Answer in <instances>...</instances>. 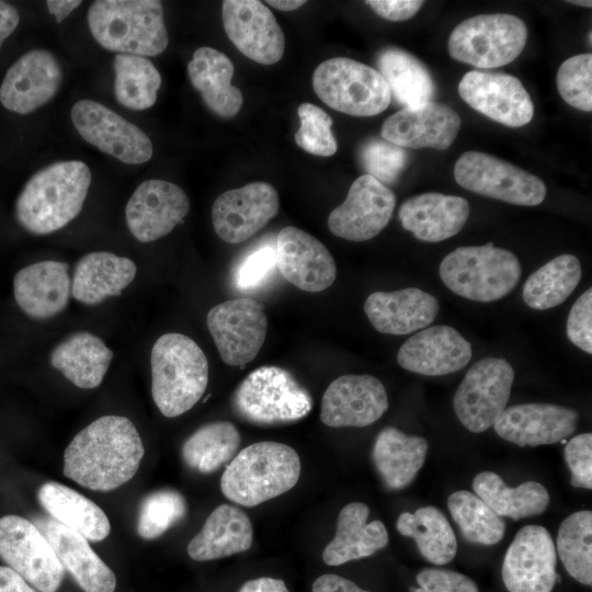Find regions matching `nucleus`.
<instances>
[{"mask_svg":"<svg viewBox=\"0 0 592 592\" xmlns=\"http://www.w3.org/2000/svg\"><path fill=\"white\" fill-rule=\"evenodd\" d=\"M144 453L140 435L128 418L103 415L68 444L64 475L87 489L111 491L135 476Z\"/></svg>","mask_w":592,"mask_h":592,"instance_id":"obj_1","label":"nucleus"},{"mask_svg":"<svg viewBox=\"0 0 592 592\" xmlns=\"http://www.w3.org/2000/svg\"><path fill=\"white\" fill-rule=\"evenodd\" d=\"M91 180L89 167L79 160L54 162L38 170L16 200L19 224L38 236L61 229L81 212Z\"/></svg>","mask_w":592,"mask_h":592,"instance_id":"obj_2","label":"nucleus"},{"mask_svg":"<svg viewBox=\"0 0 592 592\" xmlns=\"http://www.w3.org/2000/svg\"><path fill=\"white\" fill-rule=\"evenodd\" d=\"M150 366L152 399L167 418L189 411L206 390L207 357L193 339L182 333H164L157 339Z\"/></svg>","mask_w":592,"mask_h":592,"instance_id":"obj_3","label":"nucleus"},{"mask_svg":"<svg viewBox=\"0 0 592 592\" xmlns=\"http://www.w3.org/2000/svg\"><path fill=\"white\" fill-rule=\"evenodd\" d=\"M300 469L299 456L289 445L258 442L241 449L228 464L220 489L230 501L255 506L291 490Z\"/></svg>","mask_w":592,"mask_h":592,"instance_id":"obj_4","label":"nucleus"},{"mask_svg":"<svg viewBox=\"0 0 592 592\" xmlns=\"http://www.w3.org/2000/svg\"><path fill=\"white\" fill-rule=\"evenodd\" d=\"M87 19L94 39L117 54L157 56L169 43L158 0H96Z\"/></svg>","mask_w":592,"mask_h":592,"instance_id":"obj_5","label":"nucleus"},{"mask_svg":"<svg viewBox=\"0 0 592 592\" xmlns=\"http://www.w3.org/2000/svg\"><path fill=\"white\" fill-rule=\"evenodd\" d=\"M439 274L454 294L474 301L490 303L513 291L520 281L522 266L512 251L488 242L456 248L442 260Z\"/></svg>","mask_w":592,"mask_h":592,"instance_id":"obj_6","label":"nucleus"},{"mask_svg":"<svg viewBox=\"0 0 592 592\" xmlns=\"http://www.w3.org/2000/svg\"><path fill=\"white\" fill-rule=\"evenodd\" d=\"M235 413L255 425H280L305 418L312 408L310 394L285 368L261 366L234 392Z\"/></svg>","mask_w":592,"mask_h":592,"instance_id":"obj_7","label":"nucleus"},{"mask_svg":"<svg viewBox=\"0 0 592 592\" xmlns=\"http://www.w3.org/2000/svg\"><path fill=\"white\" fill-rule=\"evenodd\" d=\"M312 88L325 104L352 116L377 115L391 102L379 71L346 57L322 61L314 71Z\"/></svg>","mask_w":592,"mask_h":592,"instance_id":"obj_8","label":"nucleus"},{"mask_svg":"<svg viewBox=\"0 0 592 592\" xmlns=\"http://www.w3.org/2000/svg\"><path fill=\"white\" fill-rule=\"evenodd\" d=\"M527 39L525 23L513 14H479L460 22L448 37V53L457 61L477 68L512 62Z\"/></svg>","mask_w":592,"mask_h":592,"instance_id":"obj_9","label":"nucleus"},{"mask_svg":"<svg viewBox=\"0 0 592 592\" xmlns=\"http://www.w3.org/2000/svg\"><path fill=\"white\" fill-rule=\"evenodd\" d=\"M513 382L514 369L504 358L488 356L476 362L454 395L453 407L460 423L474 433L493 426L506 408Z\"/></svg>","mask_w":592,"mask_h":592,"instance_id":"obj_10","label":"nucleus"},{"mask_svg":"<svg viewBox=\"0 0 592 592\" xmlns=\"http://www.w3.org/2000/svg\"><path fill=\"white\" fill-rule=\"evenodd\" d=\"M454 177L467 191L514 205L536 206L546 196L539 178L485 152H464L455 163Z\"/></svg>","mask_w":592,"mask_h":592,"instance_id":"obj_11","label":"nucleus"},{"mask_svg":"<svg viewBox=\"0 0 592 592\" xmlns=\"http://www.w3.org/2000/svg\"><path fill=\"white\" fill-rule=\"evenodd\" d=\"M0 558L38 592H57L65 576L45 536L19 515L0 519Z\"/></svg>","mask_w":592,"mask_h":592,"instance_id":"obj_12","label":"nucleus"},{"mask_svg":"<svg viewBox=\"0 0 592 592\" xmlns=\"http://www.w3.org/2000/svg\"><path fill=\"white\" fill-rule=\"evenodd\" d=\"M70 117L87 143L123 163H144L152 156V143L144 130L96 101L79 100Z\"/></svg>","mask_w":592,"mask_h":592,"instance_id":"obj_13","label":"nucleus"},{"mask_svg":"<svg viewBox=\"0 0 592 592\" xmlns=\"http://www.w3.org/2000/svg\"><path fill=\"white\" fill-rule=\"evenodd\" d=\"M206 323L221 360L230 366L253 361L267 332L263 306L248 297L214 306L207 312Z\"/></svg>","mask_w":592,"mask_h":592,"instance_id":"obj_14","label":"nucleus"},{"mask_svg":"<svg viewBox=\"0 0 592 592\" xmlns=\"http://www.w3.org/2000/svg\"><path fill=\"white\" fill-rule=\"evenodd\" d=\"M557 553L549 532L540 525L523 526L510 544L501 569L509 592H551Z\"/></svg>","mask_w":592,"mask_h":592,"instance_id":"obj_15","label":"nucleus"},{"mask_svg":"<svg viewBox=\"0 0 592 592\" xmlns=\"http://www.w3.org/2000/svg\"><path fill=\"white\" fill-rule=\"evenodd\" d=\"M395 206V193L375 178L363 174L351 184L343 203L330 213L329 230L350 241L369 240L388 225Z\"/></svg>","mask_w":592,"mask_h":592,"instance_id":"obj_16","label":"nucleus"},{"mask_svg":"<svg viewBox=\"0 0 592 592\" xmlns=\"http://www.w3.org/2000/svg\"><path fill=\"white\" fill-rule=\"evenodd\" d=\"M458 93L474 110L509 127L524 126L534 115V104L528 92L512 75L469 71L462 78Z\"/></svg>","mask_w":592,"mask_h":592,"instance_id":"obj_17","label":"nucleus"},{"mask_svg":"<svg viewBox=\"0 0 592 592\" xmlns=\"http://www.w3.org/2000/svg\"><path fill=\"white\" fill-rule=\"evenodd\" d=\"M280 209L276 190L257 181L220 194L212 207L213 227L228 243H240L261 230Z\"/></svg>","mask_w":592,"mask_h":592,"instance_id":"obj_18","label":"nucleus"},{"mask_svg":"<svg viewBox=\"0 0 592 592\" xmlns=\"http://www.w3.org/2000/svg\"><path fill=\"white\" fill-rule=\"evenodd\" d=\"M190 210V200L179 185L159 179L140 183L125 207L130 234L151 242L170 234Z\"/></svg>","mask_w":592,"mask_h":592,"instance_id":"obj_19","label":"nucleus"},{"mask_svg":"<svg viewBox=\"0 0 592 592\" xmlns=\"http://www.w3.org/2000/svg\"><path fill=\"white\" fill-rule=\"evenodd\" d=\"M221 14L227 36L246 57L267 66L281 60L285 36L265 4L257 0H226Z\"/></svg>","mask_w":592,"mask_h":592,"instance_id":"obj_20","label":"nucleus"},{"mask_svg":"<svg viewBox=\"0 0 592 592\" xmlns=\"http://www.w3.org/2000/svg\"><path fill=\"white\" fill-rule=\"evenodd\" d=\"M388 406L387 391L379 379L368 374H346L327 387L320 420L332 428H363L379 420Z\"/></svg>","mask_w":592,"mask_h":592,"instance_id":"obj_21","label":"nucleus"},{"mask_svg":"<svg viewBox=\"0 0 592 592\" xmlns=\"http://www.w3.org/2000/svg\"><path fill=\"white\" fill-rule=\"evenodd\" d=\"M62 78L54 54L42 48L29 50L8 69L0 86V102L11 112L30 114L57 94Z\"/></svg>","mask_w":592,"mask_h":592,"instance_id":"obj_22","label":"nucleus"},{"mask_svg":"<svg viewBox=\"0 0 592 592\" xmlns=\"http://www.w3.org/2000/svg\"><path fill=\"white\" fill-rule=\"evenodd\" d=\"M275 254L282 276L301 291L322 292L337 277L335 261L327 247L299 228L286 226L280 230Z\"/></svg>","mask_w":592,"mask_h":592,"instance_id":"obj_23","label":"nucleus"},{"mask_svg":"<svg viewBox=\"0 0 592 592\" xmlns=\"http://www.w3.org/2000/svg\"><path fill=\"white\" fill-rule=\"evenodd\" d=\"M579 413L553 403H520L505 408L493 424L496 433L517 446L549 445L572 435Z\"/></svg>","mask_w":592,"mask_h":592,"instance_id":"obj_24","label":"nucleus"},{"mask_svg":"<svg viewBox=\"0 0 592 592\" xmlns=\"http://www.w3.org/2000/svg\"><path fill=\"white\" fill-rule=\"evenodd\" d=\"M459 115L447 104L430 101L403 107L387 117L382 126L385 140L399 147L447 149L460 128Z\"/></svg>","mask_w":592,"mask_h":592,"instance_id":"obj_25","label":"nucleus"},{"mask_svg":"<svg viewBox=\"0 0 592 592\" xmlns=\"http://www.w3.org/2000/svg\"><path fill=\"white\" fill-rule=\"evenodd\" d=\"M471 356V344L456 329L439 325L408 338L398 351L397 362L415 374L443 376L464 368Z\"/></svg>","mask_w":592,"mask_h":592,"instance_id":"obj_26","label":"nucleus"},{"mask_svg":"<svg viewBox=\"0 0 592 592\" xmlns=\"http://www.w3.org/2000/svg\"><path fill=\"white\" fill-rule=\"evenodd\" d=\"M69 265L44 260L21 269L13 278V295L18 306L29 317L46 320L68 306L71 296Z\"/></svg>","mask_w":592,"mask_h":592,"instance_id":"obj_27","label":"nucleus"},{"mask_svg":"<svg viewBox=\"0 0 592 592\" xmlns=\"http://www.w3.org/2000/svg\"><path fill=\"white\" fill-rule=\"evenodd\" d=\"M34 524L54 549L65 571L84 592L115 591V573L91 548L88 539L52 517L36 519Z\"/></svg>","mask_w":592,"mask_h":592,"instance_id":"obj_28","label":"nucleus"},{"mask_svg":"<svg viewBox=\"0 0 592 592\" xmlns=\"http://www.w3.org/2000/svg\"><path fill=\"white\" fill-rule=\"evenodd\" d=\"M439 310L437 299L418 287L374 292L364 304V311L375 330L394 335L428 328Z\"/></svg>","mask_w":592,"mask_h":592,"instance_id":"obj_29","label":"nucleus"},{"mask_svg":"<svg viewBox=\"0 0 592 592\" xmlns=\"http://www.w3.org/2000/svg\"><path fill=\"white\" fill-rule=\"evenodd\" d=\"M469 212L464 197L429 192L408 198L399 208V219L417 239L440 242L463 229Z\"/></svg>","mask_w":592,"mask_h":592,"instance_id":"obj_30","label":"nucleus"},{"mask_svg":"<svg viewBox=\"0 0 592 592\" xmlns=\"http://www.w3.org/2000/svg\"><path fill=\"white\" fill-rule=\"evenodd\" d=\"M137 266L128 258L109 251L87 253L77 262L71 296L86 305H98L118 296L136 277Z\"/></svg>","mask_w":592,"mask_h":592,"instance_id":"obj_31","label":"nucleus"},{"mask_svg":"<svg viewBox=\"0 0 592 592\" xmlns=\"http://www.w3.org/2000/svg\"><path fill=\"white\" fill-rule=\"evenodd\" d=\"M369 509L362 502L346 504L339 513L337 532L326 546L322 560L328 566L374 555L388 544V533L383 522L375 520L367 523Z\"/></svg>","mask_w":592,"mask_h":592,"instance_id":"obj_32","label":"nucleus"},{"mask_svg":"<svg viewBox=\"0 0 592 592\" xmlns=\"http://www.w3.org/2000/svg\"><path fill=\"white\" fill-rule=\"evenodd\" d=\"M235 67L221 52L203 46L187 64L192 86L201 93L206 106L221 117H232L241 109V91L231 84Z\"/></svg>","mask_w":592,"mask_h":592,"instance_id":"obj_33","label":"nucleus"},{"mask_svg":"<svg viewBox=\"0 0 592 592\" xmlns=\"http://www.w3.org/2000/svg\"><path fill=\"white\" fill-rule=\"evenodd\" d=\"M252 540L248 515L235 505L220 504L189 543L187 555L196 561L220 559L248 550Z\"/></svg>","mask_w":592,"mask_h":592,"instance_id":"obj_34","label":"nucleus"},{"mask_svg":"<svg viewBox=\"0 0 592 592\" xmlns=\"http://www.w3.org/2000/svg\"><path fill=\"white\" fill-rule=\"evenodd\" d=\"M429 444L425 439L386 426L376 436L372 458L374 466L389 490L408 487L422 468Z\"/></svg>","mask_w":592,"mask_h":592,"instance_id":"obj_35","label":"nucleus"},{"mask_svg":"<svg viewBox=\"0 0 592 592\" xmlns=\"http://www.w3.org/2000/svg\"><path fill=\"white\" fill-rule=\"evenodd\" d=\"M112 358L113 352L101 338L79 331L59 342L49 361L73 385L92 389L102 383Z\"/></svg>","mask_w":592,"mask_h":592,"instance_id":"obj_36","label":"nucleus"},{"mask_svg":"<svg viewBox=\"0 0 592 592\" xmlns=\"http://www.w3.org/2000/svg\"><path fill=\"white\" fill-rule=\"evenodd\" d=\"M37 500L52 519L90 542H101L111 531L104 511L80 492L55 481L43 483Z\"/></svg>","mask_w":592,"mask_h":592,"instance_id":"obj_37","label":"nucleus"},{"mask_svg":"<svg viewBox=\"0 0 592 592\" xmlns=\"http://www.w3.org/2000/svg\"><path fill=\"white\" fill-rule=\"evenodd\" d=\"M473 488L499 516L514 521L542 514L550 502L548 491L539 482L525 481L511 488L492 471L479 473L473 480Z\"/></svg>","mask_w":592,"mask_h":592,"instance_id":"obj_38","label":"nucleus"},{"mask_svg":"<svg viewBox=\"0 0 592 592\" xmlns=\"http://www.w3.org/2000/svg\"><path fill=\"white\" fill-rule=\"evenodd\" d=\"M396 527L406 537L414 539L422 557L442 566L451 562L457 553V539L446 516L435 506L417 509L399 515Z\"/></svg>","mask_w":592,"mask_h":592,"instance_id":"obj_39","label":"nucleus"},{"mask_svg":"<svg viewBox=\"0 0 592 592\" xmlns=\"http://www.w3.org/2000/svg\"><path fill=\"white\" fill-rule=\"evenodd\" d=\"M377 62L379 73L398 104L417 107L432 101L435 91L433 79L414 56L399 48H387L379 54Z\"/></svg>","mask_w":592,"mask_h":592,"instance_id":"obj_40","label":"nucleus"},{"mask_svg":"<svg viewBox=\"0 0 592 592\" xmlns=\"http://www.w3.org/2000/svg\"><path fill=\"white\" fill-rule=\"evenodd\" d=\"M581 275L579 259L569 253L560 254L527 277L522 291L523 300L536 310L554 308L573 293Z\"/></svg>","mask_w":592,"mask_h":592,"instance_id":"obj_41","label":"nucleus"},{"mask_svg":"<svg viewBox=\"0 0 592 592\" xmlns=\"http://www.w3.org/2000/svg\"><path fill=\"white\" fill-rule=\"evenodd\" d=\"M240 441V433L231 422H209L184 441L182 458L190 468L209 474L234 457Z\"/></svg>","mask_w":592,"mask_h":592,"instance_id":"obj_42","label":"nucleus"},{"mask_svg":"<svg viewBox=\"0 0 592 592\" xmlns=\"http://www.w3.org/2000/svg\"><path fill=\"white\" fill-rule=\"evenodd\" d=\"M113 69L114 95L121 105L133 111H143L156 103L161 76L148 58L116 54Z\"/></svg>","mask_w":592,"mask_h":592,"instance_id":"obj_43","label":"nucleus"},{"mask_svg":"<svg viewBox=\"0 0 592 592\" xmlns=\"http://www.w3.org/2000/svg\"><path fill=\"white\" fill-rule=\"evenodd\" d=\"M447 506L467 542L491 546L503 538L504 520L473 492H453L447 499Z\"/></svg>","mask_w":592,"mask_h":592,"instance_id":"obj_44","label":"nucleus"},{"mask_svg":"<svg viewBox=\"0 0 592 592\" xmlns=\"http://www.w3.org/2000/svg\"><path fill=\"white\" fill-rule=\"evenodd\" d=\"M567 572L584 585L592 584V512L582 510L567 516L560 524L556 542Z\"/></svg>","mask_w":592,"mask_h":592,"instance_id":"obj_45","label":"nucleus"},{"mask_svg":"<svg viewBox=\"0 0 592 592\" xmlns=\"http://www.w3.org/2000/svg\"><path fill=\"white\" fill-rule=\"evenodd\" d=\"M186 512L184 497L174 489H160L140 503L136 530L144 539H155L180 521Z\"/></svg>","mask_w":592,"mask_h":592,"instance_id":"obj_46","label":"nucleus"},{"mask_svg":"<svg viewBox=\"0 0 592 592\" xmlns=\"http://www.w3.org/2000/svg\"><path fill=\"white\" fill-rule=\"evenodd\" d=\"M300 127L295 134V141L303 150L321 157L337 152L338 144L332 134L331 117L319 106L304 102L297 109Z\"/></svg>","mask_w":592,"mask_h":592,"instance_id":"obj_47","label":"nucleus"},{"mask_svg":"<svg viewBox=\"0 0 592 592\" xmlns=\"http://www.w3.org/2000/svg\"><path fill=\"white\" fill-rule=\"evenodd\" d=\"M557 88L572 107L592 111V55L579 54L565 60L557 72Z\"/></svg>","mask_w":592,"mask_h":592,"instance_id":"obj_48","label":"nucleus"},{"mask_svg":"<svg viewBox=\"0 0 592 592\" xmlns=\"http://www.w3.org/2000/svg\"><path fill=\"white\" fill-rule=\"evenodd\" d=\"M361 161L366 174L383 184H392L405 169L407 151L387 140L372 139L361 149Z\"/></svg>","mask_w":592,"mask_h":592,"instance_id":"obj_49","label":"nucleus"},{"mask_svg":"<svg viewBox=\"0 0 592 592\" xmlns=\"http://www.w3.org/2000/svg\"><path fill=\"white\" fill-rule=\"evenodd\" d=\"M565 460L571 473L570 483L574 488L592 489V434L573 436L565 446Z\"/></svg>","mask_w":592,"mask_h":592,"instance_id":"obj_50","label":"nucleus"},{"mask_svg":"<svg viewBox=\"0 0 592 592\" xmlns=\"http://www.w3.org/2000/svg\"><path fill=\"white\" fill-rule=\"evenodd\" d=\"M275 265V248L270 244L259 247L237 266L234 278L235 284L240 289L254 288L270 276Z\"/></svg>","mask_w":592,"mask_h":592,"instance_id":"obj_51","label":"nucleus"},{"mask_svg":"<svg viewBox=\"0 0 592 592\" xmlns=\"http://www.w3.org/2000/svg\"><path fill=\"white\" fill-rule=\"evenodd\" d=\"M567 337L580 350L592 353V288L572 305L567 319Z\"/></svg>","mask_w":592,"mask_h":592,"instance_id":"obj_52","label":"nucleus"},{"mask_svg":"<svg viewBox=\"0 0 592 592\" xmlns=\"http://www.w3.org/2000/svg\"><path fill=\"white\" fill-rule=\"evenodd\" d=\"M419 588H411V592H479L475 581L459 572L425 568L417 574Z\"/></svg>","mask_w":592,"mask_h":592,"instance_id":"obj_53","label":"nucleus"},{"mask_svg":"<svg viewBox=\"0 0 592 592\" xmlns=\"http://www.w3.org/2000/svg\"><path fill=\"white\" fill-rule=\"evenodd\" d=\"M366 3L375 13L389 21L411 19L423 5L420 0H368Z\"/></svg>","mask_w":592,"mask_h":592,"instance_id":"obj_54","label":"nucleus"},{"mask_svg":"<svg viewBox=\"0 0 592 592\" xmlns=\"http://www.w3.org/2000/svg\"><path fill=\"white\" fill-rule=\"evenodd\" d=\"M312 592H371L338 574L326 573L312 583Z\"/></svg>","mask_w":592,"mask_h":592,"instance_id":"obj_55","label":"nucleus"},{"mask_svg":"<svg viewBox=\"0 0 592 592\" xmlns=\"http://www.w3.org/2000/svg\"><path fill=\"white\" fill-rule=\"evenodd\" d=\"M0 592H38L10 567L0 566Z\"/></svg>","mask_w":592,"mask_h":592,"instance_id":"obj_56","label":"nucleus"},{"mask_svg":"<svg viewBox=\"0 0 592 592\" xmlns=\"http://www.w3.org/2000/svg\"><path fill=\"white\" fill-rule=\"evenodd\" d=\"M20 22L18 10L8 2L0 1V48L5 38H8Z\"/></svg>","mask_w":592,"mask_h":592,"instance_id":"obj_57","label":"nucleus"},{"mask_svg":"<svg viewBox=\"0 0 592 592\" xmlns=\"http://www.w3.org/2000/svg\"><path fill=\"white\" fill-rule=\"evenodd\" d=\"M238 592H289L281 579L262 577L247 581Z\"/></svg>","mask_w":592,"mask_h":592,"instance_id":"obj_58","label":"nucleus"},{"mask_svg":"<svg viewBox=\"0 0 592 592\" xmlns=\"http://www.w3.org/2000/svg\"><path fill=\"white\" fill-rule=\"evenodd\" d=\"M80 4V0H49L46 2L48 12L55 16L57 23L62 22Z\"/></svg>","mask_w":592,"mask_h":592,"instance_id":"obj_59","label":"nucleus"},{"mask_svg":"<svg viewBox=\"0 0 592 592\" xmlns=\"http://www.w3.org/2000/svg\"><path fill=\"white\" fill-rule=\"evenodd\" d=\"M267 4L281 11H294L306 3L304 0H267Z\"/></svg>","mask_w":592,"mask_h":592,"instance_id":"obj_60","label":"nucleus"},{"mask_svg":"<svg viewBox=\"0 0 592 592\" xmlns=\"http://www.w3.org/2000/svg\"><path fill=\"white\" fill-rule=\"evenodd\" d=\"M568 3H571V4H576V5H580V7H587V8H591L592 7V2L590 0H571V1H567Z\"/></svg>","mask_w":592,"mask_h":592,"instance_id":"obj_61","label":"nucleus"}]
</instances>
